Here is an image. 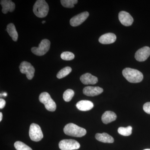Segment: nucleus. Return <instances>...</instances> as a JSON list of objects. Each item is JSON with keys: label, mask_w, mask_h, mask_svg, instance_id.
<instances>
[{"label": "nucleus", "mask_w": 150, "mask_h": 150, "mask_svg": "<svg viewBox=\"0 0 150 150\" xmlns=\"http://www.w3.org/2000/svg\"><path fill=\"white\" fill-rule=\"evenodd\" d=\"M117 118L116 114L112 111H106L103 114L101 120L105 124H108L115 121Z\"/></svg>", "instance_id": "nucleus-17"}, {"label": "nucleus", "mask_w": 150, "mask_h": 150, "mask_svg": "<svg viewBox=\"0 0 150 150\" xmlns=\"http://www.w3.org/2000/svg\"><path fill=\"white\" fill-rule=\"evenodd\" d=\"M81 82L84 84H95L98 81L96 77L93 76L90 73H86L82 75L80 77Z\"/></svg>", "instance_id": "nucleus-14"}, {"label": "nucleus", "mask_w": 150, "mask_h": 150, "mask_svg": "<svg viewBox=\"0 0 150 150\" xmlns=\"http://www.w3.org/2000/svg\"><path fill=\"white\" fill-rule=\"evenodd\" d=\"M88 12L85 11L73 17L70 20V23L74 27L79 26L85 21L89 16Z\"/></svg>", "instance_id": "nucleus-9"}, {"label": "nucleus", "mask_w": 150, "mask_h": 150, "mask_svg": "<svg viewBox=\"0 0 150 150\" xmlns=\"http://www.w3.org/2000/svg\"><path fill=\"white\" fill-rule=\"evenodd\" d=\"M77 0H62L61 3L62 5L67 8H72L74 7V5L77 4Z\"/></svg>", "instance_id": "nucleus-22"}, {"label": "nucleus", "mask_w": 150, "mask_h": 150, "mask_svg": "<svg viewBox=\"0 0 150 150\" xmlns=\"http://www.w3.org/2000/svg\"><path fill=\"white\" fill-rule=\"evenodd\" d=\"M6 31L12 39L14 41H16L18 38V33L17 32L14 25L12 23H9L7 26Z\"/></svg>", "instance_id": "nucleus-19"}, {"label": "nucleus", "mask_w": 150, "mask_h": 150, "mask_svg": "<svg viewBox=\"0 0 150 150\" xmlns=\"http://www.w3.org/2000/svg\"><path fill=\"white\" fill-rule=\"evenodd\" d=\"M14 147L17 150H33L31 148L23 142L19 141H17L15 143Z\"/></svg>", "instance_id": "nucleus-24"}, {"label": "nucleus", "mask_w": 150, "mask_h": 150, "mask_svg": "<svg viewBox=\"0 0 150 150\" xmlns=\"http://www.w3.org/2000/svg\"><path fill=\"white\" fill-rule=\"evenodd\" d=\"M122 74L123 76L129 82L132 83H138L141 82L144 76L142 73L138 70L131 68H125L123 70Z\"/></svg>", "instance_id": "nucleus-1"}, {"label": "nucleus", "mask_w": 150, "mask_h": 150, "mask_svg": "<svg viewBox=\"0 0 150 150\" xmlns=\"http://www.w3.org/2000/svg\"><path fill=\"white\" fill-rule=\"evenodd\" d=\"M61 58L65 61H71L74 59V54L71 52L66 51L62 53L61 55Z\"/></svg>", "instance_id": "nucleus-25"}, {"label": "nucleus", "mask_w": 150, "mask_h": 150, "mask_svg": "<svg viewBox=\"0 0 150 150\" xmlns=\"http://www.w3.org/2000/svg\"><path fill=\"white\" fill-rule=\"evenodd\" d=\"M150 56V48L148 46H145L137 51L135 58L138 62H143L146 60Z\"/></svg>", "instance_id": "nucleus-10"}, {"label": "nucleus", "mask_w": 150, "mask_h": 150, "mask_svg": "<svg viewBox=\"0 0 150 150\" xmlns=\"http://www.w3.org/2000/svg\"><path fill=\"white\" fill-rule=\"evenodd\" d=\"M29 134L30 139L34 142H39L43 137L40 126L36 123H33L30 125Z\"/></svg>", "instance_id": "nucleus-6"}, {"label": "nucleus", "mask_w": 150, "mask_h": 150, "mask_svg": "<svg viewBox=\"0 0 150 150\" xmlns=\"http://www.w3.org/2000/svg\"><path fill=\"white\" fill-rule=\"evenodd\" d=\"M74 95V92L72 89H67L64 92L63 98L66 102H69Z\"/></svg>", "instance_id": "nucleus-23"}, {"label": "nucleus", "mask_w": 150, "mask_h": 150, "mask_svg": "<svg viewBox=\"0 0 150 150\" xmlns=\"http://www.w3.org/2000/svg\"><path fill=\"white\" fill-rule=\"evenodd\" d=\"M143 109L145 112L150 114V102H147L144 104Z\"/></svg>", "instance_id": "nucleus-26"}, {"label": "nucleus", "mask_w": 150, "mask_h": 150, "mask_svg": "<svg viewBox=\"0 0 150 150\" xmlns=\"http://www.w3.org/2000/svg\"><path fill=\"white\" fill-rule=\"evenodd\" d=\"M72 69L70 67H67L60 70L57 74V77L59 79L67 76L71 72Z\"/></svg>", "instance_id": "nucleus-20"}, {"label": "nucleus", "mask_w": 150, "mask_h": 150, "mask_svg": "<svg viewBox=\"0 0 150 150\" xmlns=\"http://www.w3.org/2000/svg\"><path fill=\"white\" fill-rule=\"evenodd\" d=\"M1 5L2 7V11L6 14L8 12L13 11L15 8V4L10 0H2L1 1Z\"/></svg>", "instance_id": "nucleus-15"}, {"label": "nucleus", "mask_w": 150, "mask_h": 150, "mask_svg": "<svg viewBox=\"0 0 150 150\" xmlns=\"http://www.w3.org/2000/svg\"><path fill=\"white\" fill-rule=\"evenodd\" d=\"M59 147L62 150H77L80 147V145L75 140L64 139L59 142Z\"/></svg>", "instance_id": "nucleus-7"}, {"label": "nucleus", "mask_w": 150, "mask_h": 150, "mask_svg": "<svg viewBox=\"0 0 150 150\" xmlns=\"http://www.w3.org/2000/svg\"><path fill=\"white\" fill-rule=\"evenodd\" d=\"M51 42L48 39H45L41 40L38 47H33L31 51L33 54L38 56L45 55L50 49Z\"/></svg>", "instance_id": "nucleus-5"}, {"label": "nucleus", "mask_w": 150, "mask_h": 150, "mask_svg": "<svg viewBox=\"0 0 150 150\" xmlns=\"http://www.w3.org/2000/svg\"><path fill=\"white\" fill-rule=\"evenodd\" d=\"M3 114L1 112H0V121H1L2 120Z\"/></svg>", "instance_id": "nucleus-28"}, {"label": "nucleus", "mask_w": 150, "mask_h": 150, "mask_svg": "<svg viewBox=\"0 0 150 150\" xmlns=\"http://www.w3.org/2000/svg\"><path fill=\"white\" fill-rule=\"evenodd\" d=\"M2 95L4 96H7V93H3L2 94Z\"/></svg>", "instance_id": "nucleus-29"}, {"label": "nucleus", "mask_w": 150, "mask_h": 150, "mask_svg": "<svg viewBox=\"0 0 150 150\" xmlns=\"http://www.w3.org/2000/svg\"><path fill=\"white\" fill-rule=\"evenodd\" d=\"M64 131L66 135L74 137H81L86 134L85 129L73 123H69L65 126Z\"/></svg>", "instance_id": "nucleus-2"}, {"label": "nucleus", "mask_w": 150, "mask_h": 150, "mask_svg": "<svg viewBox=\"0 0 150 150\" xmlns=\"http://www.w3.org/2000/svg\"><path fill=\"white\" fill-rule=\"evenodd\" d=\"M116 40V35L114 33H111L103 34L98 39L100 43L103 44H111L114 43Z\"/></svg>", "instance_id": "nucleus-13"}, {"label": "nucleus", "mask_w": 150, "mask_h": 150, "mask_svg": "<svg viewBox=\"0 0 150 150\" xmlns=\"http://www.w3.org/2000/svg\"><path fill=\"white\" fill-rule=\"evenodd\" d=\"M144 150H150V149H144Z\"/></svg>", "instance_id": "nucleus-31"}, {"label": "nucleus", "mask_w": 150, "mask_h": 150, "mask_svg": "<svg viewBox=\"0 0 150 150\" xmlns=\"http://www.w3.org/2000/svg\"><path fill=\"white\" fill-rule=\"evenodd\" d=\"M103 91V89L99 87L87 86L83 88V93L87 96H94L102 93Z\"/></svg>", "instance_id": "nucleus-12"}, {"label": "nucleus", "mask_w": 150, "mask_h": 150, "mask_svg": "<svg viewBox=\"0 0 150 150\" xmlns=\"http://www.w3.org/2000/svg\"><path fill=\"white\" fill-rule=\"evenodd\" d=\"M46 23V21H44L42 22V23H43H43Z\"/></svg>", "instance_id": "nucleus-30"}, {"label": "nucleus", "mask_w": 150, "mask_h": 150, "mask_svg": "<svg viewBox=\"0 0 150 150\" xmlns=\"http://www.w3.org/2000/svg\"><path fill=\"white\" fill-rule=\"evenodd\" d=\"M39 100L41 103L44 104L46 109L48 111L54 112L56 110V103L48 93L46 92L42 93L39 96Z\"/></svg>", "instance_id": "nucleus-4"}, {"label": "nucleus", "mask_w": 150, "mask_h": 150, "mask_svg": "<svg viewBox=\"0 0 150 150\" xmlns=\"http://www.w3.org/2000/svg\"><path fill=\"white\" fill-rule=\"evenodd\" d=\"M6 101L4 100L1 98L0 99V108L3 109L5 106Z\"/></svg>", "instance_id": "nucleus-27"}, {"label": "nucleus", "mask_w": 150, "mask_h": 150, "mask_svg": "<svg viewBox=\"0 0 150 150\" xmlns=\"http://www.w3.org/2000/svg\"><path fill=\"white\" fill-rule=\"evenodd\" d=\"M21 72L23 74H25L27 79L31 80L34 77L35 69L29 62H22L19 66Z\"/></svg>", "instance_id": "nucleus-8"}, {"label": "nucleus", "mask_w": 150, "mask_h": 150, "mask_svg": "<svg viewBox=\"0 0 150 150\" xmlns=\"http://www.w3.org/2000/svg\"><path fill=\"white\" fill-rule=\"evenodd\" d=\"M49 6L44 0H38L33 6V12L34 14L40 18L47 16Z\"/></svg>", "instance_id": "nucleus-3"}, {"label": "nucleus", "mask_w": 150, "mask_h": 150, "mask_svg": "<svg viewBox=\"0 0 150 150\" xmlns=\"http://www.w3.org/2000/svg\"><path fill=\"white\" fill-rule=\"evenodd\" d=\"M93 104L91 101L88 100H82L76 104V106L79 110L81 111H88L92 109Z\"/></svg>", "instance_id": "nucleus-16"}, {"label": "nucleus", "mask_w": 150, "mask_h": 150, "mask_svg": "<svg viewBox=\"0 0 150 150\" xmlns=\"http://www.w3.org/2000/svg\"><path fill=\"white\" fill-rule=\"evenodd\" d=\"M95 138L98 141L103 143H112L114 142L113 138L107 133H98L96 135Z\"/></svg>", "instance_id": "nucleus-18"}, {"label": "nucleus", "mask_w": 150, "mask_h": 150, "mask_svg": "<svg viewBox=\"0 0 150 150\" xmlns=\"http://www.w3.org/2000/svg\"><path fill=\"white\" fill-rule=\"evenodd\" d=\"M132 128L131 126L127 127H119L118 129V133L123 136H129L132 134Z\"/></svg>", "instance_id": "nucleus-21"}, {"label": "nucleus", "mask_w": 150, "mask_h": 150, "mask_svg": "<svg viewBox=\"0 0 150 150\" xmlns=\"http://www.w3.org/2000/svg\"><path fill=\"white\" fill-rule=\"evenodd\" d=\"M118 18L121 24L124 26H129L133 24L134 19L131 15L124 11H121L118 14Z\"/></svg>", "instance_id": "nucleus-11"}]
</instances>
